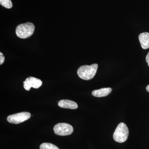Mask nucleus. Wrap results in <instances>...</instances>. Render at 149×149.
<instances>
[{
    "instance_id": "f257e3e1",
    "label": "nucleus",
    "mask_w": 149,
    "mask_h": 149,
    "mask_svg": "<svg viewBox=\"0 0 149 149\" xmlns=\"http://www.w3.org/2000/svg\"><path fill=\"white\" fill-rule=\"evenodd\" d=\"M98 67V65L97 64H93L91 65H83L78 68L77 74L83 80H91L95 75Z\"/></svg>"
},
{
    "instance_id": "f03ea898",
    "label": "nucleus",
    "mask_w": 149,
    "mask_h": 149,
    "mask_svg": "<svg viewBox=\"0 0 149 149\" xmlns=\"http://www.w3.org/2000/svg\"><path fill=\"white\" fill-rule=\"evenodd\" d=\"M35 27L31 22H26L20 24L16 28L17 36L21 39H27L31 37L35 31Z\"/></svg>"
},
{
    "instance_id": "7ed1b4c3",
    "label": "nucleus",
    "mask_w": 149,
    "mask_h": 149,
    "mask_svg": "<svg viewBox=\"0 0 149 149\" xmlns=\"http://www.w3.org/2000/svg\"><path fill=\"white\" fill-rule=\"evenodd\" d=\"M129 130L124 123H120L115 130L113 138L115 141L119 143L125 142L128 139Z\"/></svg>"
},
{
    "instance_id": "20e7f679",
    "label": "nucleus",
    "mask_w": 149,
    "mask_h": 149,
    "mask_svg": "<svg viewBox=\"0 0 149 149\" xmlns=\"http://www.w3.org/2000/svg\"><path fill=\"white\" fill-rule=\"evenodd\" d=\"M54 130L56 135L58 136H68L73 132V128L68 123H59L54 126Z\"/></svg>"
},
{
    "instance_id": "39448f33",
    "label": "nucleus",
    "mask_w": 149,
    "mask_h": 149,
    "mask_svg": "<svg viewBox=\"0 0 149 149\" xmlns=\"http://www.w3.org/2000/svg\"><path fill=\"white\" fill-rule=\"evenodd\" d=\"M31 116L30 113L22 112L9 116L7 117V120L10 123L19 124L28 120L31 117Z\"/></svg>"
},
{
    "instance_id": "423d86ee",
    "label": "nucleus",
    "mask_w": 149,
    "mask_h": 149,
    "mask_svg": "<svg viewBox=\"0 0 149 149\" xmlns=\"http://www.w3.org/2000/svg\"><path fill=\"white\" fill-rule=\"evenodd\" d=\"M23 83L24 88L27 91H30L31 88L38 89L42 85V82L40 79L33 77H28Z\"/></svg>"
},
{
    "instance_id": "0eeeda50",
    "label": "nucleus",
    "mask_w": 149,
    "mask_h": 149,
    "mask_svg": "<svg viewBox=\"0 0 149 149\" xmlns=\"http://www.w3.org/2000/svg\"><path fill=\"white\" fill-rule=\"evenodd\" d=\"M58 105L62 108L68 109H76L78 107V105L76 102L68 100H63L59 101L58 102Z\"/></svg>"
},
{
    "instance_id": "6e6552de",
    "label": "nucleus",
    "mask_w": 149,
    "mask_h": 149,
    "mask_svg": "<svg viewBox=\"0 0 149 149\" xmlns=\"http://www.w3.org/2000/svg\"><path fill=\"white\" fill-rule=\"evenodd\" d=\"M139 40L141 47L144 49H147L149 48V33L143 32L139 36Z\"/></svg>"
},
{
    "instance_id": "1a4fd4ad",
    "label": "nucleus",
    "mask_w": 149,
    "mask_h": 149,
    "mask_svg": "<svg viewBox=\"0 0 149 149\" xmlns=\"http://www.w3.org/2000/svg\"><path fill=\"white\" fill-rule=\"evenodd\" d=\"M112 89L111 88H103L99 90H95L92 92V95L94 97H106L108 95L111 93Z\"/></svg>"
},
{
    "instance_id": "9d476101",
    "label": "nucleus",
    "mask_w": 149,
    "mask_h": 149,
    "mask_svg": "<svg viewBox=\"0 0 149 149\" xmlns=\"http://www.w3.org/2000/svg\"><path fill=\"white\" fill-rule=\"evenodd\" d=\"M40 149H59L55 145L50 143H43L40 146Z\"/></svg>"
},
{
    "instance_id": "9b49d317",
    "label": "nucleus",
    "mask_w": 149,
    "mask_h": 149,
    "mask_svg": "<svg viewBox=\"0 0 149 149\" xmlns=\"http://www.w3.org/2000/svg\"><path fill=\"white\" fill-rule=\"evenodd\" d=\"M0 4L2 6L8 9H10L13 7L11 0H0Z\"/></svg>"
},
{
    "instance_id": "f8f14e48",
    "label": "nucleus",
    "mask_w": 149,
    "mask_h": 149,
    "mask_svg": "<svg viewBox=\"0 0 149 149\" xmlns=\"http://www.w3.org/2000/svg\"><path fill=\"white\" fill-rule=\"evenodd\" d=\"M5 58L4 56L1 52H0V65H1L5 61Z\"/></svg>"
},
{
    "instance_id": "ddd939ff",
    "label": "nucleus",
    "mask_w": 149,
    "mask_h": 149,
    "mask_svg": "<svg viewBox=\"0 0 149 149\" xmlns=\"http://www.w3.org/2000/svg\"><path fill=\"white\" fill-rule=\"evenodd\" d=\"M146 61L148 65L149 66V52L148 53V54H147L146 57Z\"/></svg>"
},
{
    "instance_id": "4468645a",
    "label": "nucleus",
    "mask_w": 149,
    "mask_h": 149,
    "mask_svg": "<svg viewBox=\"0 0 149 149\" xmlns=\"http://www.w3.org/2000/svg\"><path fill=\"white\" fill-rule=\"evenodd\" d=\"M146 90L148 93H149V85H148L146 87Z\"/></svg>"
}]
</instances>
